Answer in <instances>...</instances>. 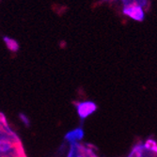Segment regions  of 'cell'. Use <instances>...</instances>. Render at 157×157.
I'll list each match as a JSON object with an SVG mask.
<instances>
[{
    "label": "cell",
    "instance_id": "obj_1",
    "mask_svg": "<svg viewBox=\"0 0 157 157\" xmlns=\"http://www.w3.org/2000/svg\"><path fill=\"white\" fill-rule=\"evenodd\" d=\"M0 154L4 157H18L17 138L12 135H0Z\"/></svg>",
    "mask_w": 157,
    "mask_h": 157
},
{
    "label": "cell",
    "instance_id": "obj_2",
    "mask_svg": "<svg viewBox=\"0 0 157 157\" xmlns=\"http://www.w3.org/2000/svg\"><path fill=\"white\" fill-rule=\"evenodd\" d=\"M123 12L126 15L130 16L131 18L136 21H143L144 19V12L142 10L140 6H132L127 7L123 10Z\"/></svg>",
    "mask_w": 157,
    "mask_h": 157
}]
</instances>
